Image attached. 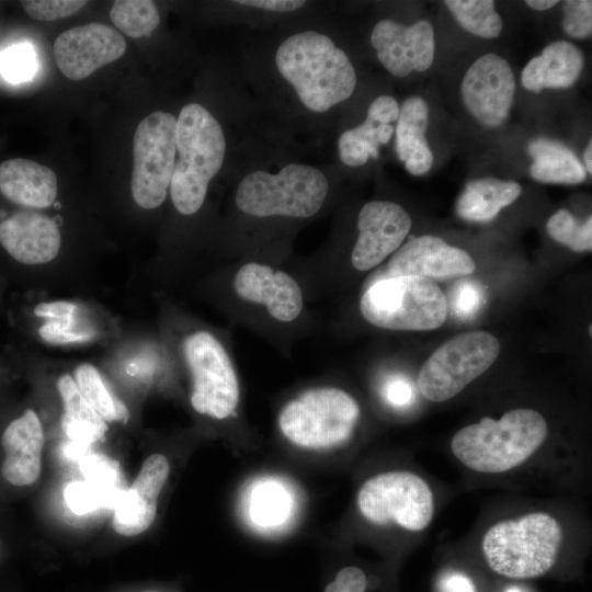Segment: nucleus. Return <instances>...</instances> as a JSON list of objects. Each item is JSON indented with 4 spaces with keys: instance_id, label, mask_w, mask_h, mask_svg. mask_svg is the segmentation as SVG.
<instances>
[{
    "instance_id": "nucleus-1",
    "label": "nucleus",
    "mask_w": 592,
    "mask_h": 592,
    "mask_svg": "<svg viewBox=\"0 0 592 592\" xmlns=\"http://www.w3.org/2000/svg\"><path fill=\"white\" fill-rule=\"evenodd\" d=\"M275 61L301 103L314 112H326L349 99L356 87L348 55L316 31L286 38L276 50Z\"/></svg>"
},
{
    "instance_id": "nucleus-2",
    "label": "nucleus",
    "mask_w": 592,
    "mask_h": 592,
    "mask_svg": "<svg viewBox=\"0 0 592 592\" xmlns=\"http://www.w3.org/2000/svg\"><path fill=\"white\" fill-rule=\"evenodd\" d=\"M548 434L544 417L533 409H513L499 420L482 418L452 439L454 456L478 473H503L530 458Z\"/></svg>"
},
{
    "instance_id": "nucleus-3",
    "label": "nucleus",
    "mask_w": 592,
    "mask_h": 592,
    "mask_svg": "<svg viewBox=\"0 0 592 592\" xmlns=\"http://www.w3.org/2000/svg\"><path fill=\"white\" fill-rule=\"evenodd\" d=\"M174 164L170 195L183 215L196 213L203 205L210 180L220 170L226 140L217 119L201 104L189 103L177 117Z\"/></svg>"
},
{
    "instance_id": "nucleus-4",
    "label": "nucleus",
    "mask_w": 592,
    "mask_h": 592,
    "mask_svg": "<svg viewBox=\"0 0 592 592\" xmlns=\"http://www.w3.org/2000/svg\"><path fill=\"white\" fill-rule=\"evenodd\" d=\"M562 543L558 521L545 512H533L492 525L482 538L489 567L512 579L543 576L555 565Z\"/></svg>"
},
{
    "instance_id": "nucleus-5",
    "label": "nucleus",
    "mask_w": 592,
    "mask_h": 592,
    "mask_svg": "<svg viewBox=\"0 0 592 592\" xmlns=\"http://www.w3.org/2000/svg\"><path fill=\"white\" fill-rule=\"evenodd\" d=\"M447 299L425 277L374 274L360 299V311L371 325L388 330H433L447 317Z\"/></svg>"
},
{
    "instance_id": "nucleus-6",
    "label": "nucleus",
    "mask_w": 592,
    "mask_h": 592,
    "mask_svg": "<svg viewBox=\"0 0 592 592\" xmlns=\"http://www.w3.org/2000/svg\"><path fill=\"white\" fill-rule=\"evenodd\" d=\"M329 190L325 173L303 163H289L278 173L254 171L238 185L236 204L251 216L306 218L322 206Z\"/></svg>"
},
{
    "instance_id": "nucleus-7",
    "label": "nucleus",
    "mask_w": 592,
    "mask_h": 592,
    "mask_svg": "<svg viewBox=\"0 0 592 592\" xmlns=\"http://www.w3.org/2000/svg\"><path fill=\"white\" fill-rule=\"evenodd\" d=\"M360 406L337 387L309 389L287 402L278 415L282 434L306 449H329L346 443L360 419Z\"/></svg>"
},
{
    "instance_id": "nucleus-8",
    "label": "nucleus",
    "mask_w": 592,
    "mask_h": 592,
    "mask_svg": "<svg viewBox=\"0 0 592 592\" xmlns=\"http://www.w3.org/2000/svg\"><path fill=\"white\" fill-rule=\"evenodd\" d=\"M500 353L498 339L486 331L458 334L439 346L424 362L418 376L421 395L442 402L459 394L483 374Z\"/></svg>"
},
{
    "instance_id": "nucleus-9",
    "label": "nucleus",
    "mask_w": 592,
    "mask_h": 592,
    "mask_svg": "<svg viewBox=\"0 0 592 592\" xmlns=\"http://www.w3.org/2000/svg\"><path fill=\"white\" fill-rule=\"evenodd\" d=\"M360 513L373 524L396 525L413 532L424 530L434 513L433 494L418 475L396 470L375 475L360 488Z\"/></svg>"
},
{
    "instance_id": "nucleus-10",
    "label": "nucleus",
    "mask_w": 592,
    "mask_h": 592,
    "mask_svg": "<svg viewBox=\"0 0 592 592\" xmlns=\"http://www.w3.org/2000/svg\"><path fill=\"white\" fill-rule=\"evenodd\" d=\"M177 117L156 111L138 124L134 135L132 194L138 206L153 209L168 193L175 164Z\"/></svg>"
},
{
    "instance_id": "nucleus-11",
    "label": "nucleus",
    "mask_w": 592,
    "mask_h": 592,
    "mask_svg": "<svg viewBox=\"0 0 592 592\" xmlns=\"http://www.w3.org/2000/svg\"><path fill=\"white\" fill-rule=\"evenodd\" d=\"M183 352L193 379V409L218 420L230 417L238 406L240 390L224 345L212 333L197 331L186 337Z\"/></svg>"
},
{
    "instance_id": "nucleus-12",
    "label": "nucleus",
    "mask_w": 592,
    "mask_h": 592,
    "mask_svg": "<svg viewBox=\"0 0 592 592\" xmlns=\"http://www.w3.org/2000/svg\"><path fill=\"white\" fill-rule=\"evenodd\" d=\"M510 64L497 54H485L467 69L460 87L468 112L486 127L501 126L509 117L515 94Z\"/></svg>"
},
{
    "instance_id": "nucleus-13",
    "label": "nucleus",
    "mask_w": 592,
    "mask_h": 592,
    "mask_svg": "<svg viewBox=\"0 0 592 592\" xmlns=\"http://www.w3.org/2000/svg\"><path fill=\"white\" fill-rule=\"evenodd\" d=\"M126 41L115 29L99 22L62 32L54 42L58 69L70 80H81L121 58Z\"/></svg>"
},
{
    "instance_id": "nucleus-14",
    "label": "nucleus",
    "mask_w": 592,
    "mask_h": 592,
    "mask_svg": "<svg viewBox=\"0 0 592 592\" xmlns=\"http://www.w3.org/2000/svg\"><path fill=\"white\" fill-rule=\"evenodd\" d=\"M411 225L409 214L396 203H366L357 216L358 236L351 253L352 265L358 271L376 267L400 248Z\"/></svg>"
},
{
    "instance_id": "nucleus-15",
    "label": "nucleus",
    "mask_w": 592,
    "mask_h": 592,
    "mask_svg": "<svg viewBox=\"0 0 592 592\" xmlns=\"http://www.w3.org/2000/svg\"><path fill=\"white\" fill-rule=\"evenodd\" d=\"M371 43L384 68L398 78L407 77L412 71H425L434 60V31L428 20H420L410 26L392 20H380L374 26Z\"/></svg>"
},
{
    "instance_id": "nucleus-16",
    "label": "nucleus",
    "mask_w": 592,
    "mask_h": 592,
    "mask_svg": "<svg viewBox=\"0 0 592 592\" xmlns=\"http://www.w3.org/2000/svg\"><path fill=\"white\" fill-rule=\"evenodd\" d=\"M475 270L476 264L465 250L452 247L439 237L424 235L410 237L380 272L433 281L470 275Z\"/></svg>"
},
{
    "instance_id": "nucleus-17",
    "label": "nucleus",
    "mask_w": 592,
    "mask_h": 592,
    "mask_svg": "<svg viewBox=\"0 0 592 592\" xmlns=\"http://www.w3.org/2000/svg\"><path fill=\"white\" fill-rule=\"evenodd\" d=\"M234 288L241 299L263 305L282 322L295 320L304 307L299 284L286 272L265 264L242 265L235 275Z\"/></svg>"
},
{
    "instance_id": "nucleus-18",
    "label": "nucleus",
    "mask_w": 592,
    "mask_h": 592,
    "mask_svg": "<svg viewBox=\"0 0 592 592\" xmlns=\"http://www.w3.org/2000/svg\"><path fill=\"white\" fill-rule=\"evenodd\" d=\"M0 244L19 263L38 265L57 257L61 237L52 218L31 210H18L0 220Z\"/></svg>"
},
{
    "instance_id": "nucleus-19",
    "label": "nucleus",
    "mask_w": 592,
    "mask_h": 592,
    "mask_svg": "<svg viewBox=\"0 0 592 592\" xmlns=\"http://www.w3.org/2000/svg\"><path fill=\"white\" fill-rule=\"evenodd\" d=\"M1 443L5 453L2 476L14 486L34 483L42 469L44 432L39 418L32 409L5 428Z\"/></svg>"
},
{
    "instance_id": "nucleus-20",
    "label": "nucleus",
    "mask_w": 592,
    "mask_h": 592,
    "mask_svg": "<svg viewBox=\"0 0 592 592\" xmlns=\"http://www.w3.org/2000/svg\"><path fill=\"white\" fill-rule=\"evenodd\" d=\"M0 193L26 208H46L57 196L55 172L36 161L13 158L0 163Z\"/></svg>"
},
{
    "instance_id": "nucleus-21",
    "label": "nucleus",
    "mask_w": 592,
    "mask_h": 592,
    "mask_svg": "<svg viewBox=\"0 0 592 592\" xmlns=\"http://www.w3.org/2000/svg\"><path fill=\"white\" fill-rule=\"evenodd\" d=\"M583 66L584 56L578 46L556 41L526 64L521 75L522 86L536 93L543 89H568L578 81Z\"/></svg>"
},
{
    "instance_id": "nucleus-22",
    "label": "nucleus",
    "mask_w": 592,
    "mask_h": 592,
    "mask_svg": "<svg viewBox=\"0 0 592 592\" xmlns=\"http://www.w3.org/2000/svg\"><path fill=\"white\" fill-rule=\"evenodd\" d=\"M429 107L420 96L406 99L399 109L396 126V150L412 175L426 173L433 163V153L425 139Z\"/></svg>"
},
{
    "instance_id": "nucleus-23",
    "label": "nucleus",
    "mask_w": 592,
    "mask_h": 592,
    "mask_svg": "<svg viewBox=\"0 0 592 592\" xmlns=\"http://www.w3.org/2000/svg\"><path fill=\"white\" fill-rule=\"evenodd\" d=\"M521 192V185L514 181L493 178L471 180L457 198L456 213L468 221L487 223L512 204Z\"/></svg>"
},
{
    "instance_id": "nucleus-24",
    "label": "nucleus",
    "mask_w": 592,
    "mask_h": 592,
    "mask_svg": "<svg viewBox=\"0 0 592 592\" xmlns=\"http://www.w3.org/2000/svg\"><path fill=\"white\" fill-rule=\"evenodd\" d=\"M533 162L531 177L543 183L579 184L587 171L577 155L566 145L549 138H536L527 145Z\"/></svg>"
},
{
    "instance_id": "nucleus-25",
    "label": "nucleus",
    "mask_w": 592,
    "mask_h": 592,
    "mask_svg": "<svg viewBox=\"0 0 592 592\" xmlns=\"http://www.w3.org/2000/svg\"><path fill=\"white\" fill-rule=\"evenodd\" d=\"M57 388L64 403L61 428L71 442L88 446L102 440L107 425L83 398L73 378L68 374L60 376Z\"/></svg>"
},
{
    "instance_id": "nucleus-26",
    "label": "nucleus",
    "mask_w": 592,
    "mask_h": 592,
    "mask_svg": "<svg viewBox=\"0 0 592 592\" xmlns=\"http://www.w3.org/2000/svg\"><path fill=\"white\" fill-rule=\"evenodd\" d=\"M394 132L390 124L367 116L363 124L340 136L338 146L342 162L349 167H358L367 162L368 158H378L379 146L387 144Z\"/></svg>"
},
{
    "instance_id": "nucleus-27",
    "label": "nucleus",
    "mask_w": 592,
    "mask_h": 592,
    "mask_svg": "<svg viewBox=\"0 0 592 592\" xmlns=\"http://www.w3.org/2000/svg\"><path fill=\"white\" fill-rule=\"evenodd\" d=\"M76 384L90 406L104 421L126 422L129 412L126 406L106 387L99 371L91 364H81L75 371Z\"/></svg>"
},
{
    "instance_id": "nucleus-28",
    "label": "nucleus",
    "mask_w": 592,
    "mask_h": 592,
    "mask_svg": "<svg viewBox=\"0 0 592 592\" xmlns=\"http://www.w3.org/2000/svg\"><path fill=\"white\" fill-rule=\"evenodd\" d=\"M157 500L130 487L123 490L114 505V530L123 536L145 532L156 517Z\"/></svg>"
},
{
    "instance_id": "nucleus-29",
    "label": "nucleus",
    "mask_w": 592,
    "mask_h": 592,
    "mask_svg": "<svg viewBox=\"0 0 592 592\" xmlns=\"http://www.w3.org/2000/svg\"><path fill=\"white\" fill-rule=\"evenodd\" d=\"M444 4L467 32L482 38H496L502 31V19L492 0H447Z\"/></svg>"
},
{
    "instance_id": "nucleus-30",
    "label": "nucleus",
    "mask_w": 592,
    "mask_h": 592,
    "mask_svg": "<svg viewBox=\"0 0 592 592\" xmlns=\"http://www.w3.org/2000/svg\"><path fill=\"white\" fill-rule=\"evenodd\" d=\"M110 18L117 30L133 38L149 36L160 22L157 5L150 0H116Z\"/></svg>"
},
{
    "instance_id": "nucleus-31",
    "label": "nucleus",
    "mask_w": 592,
    "mask_h": 592,
    "mask_svg": "<svg viewBox=\"0 0 592 592\" xmlns=\"http://www.w3.org/2000/svg\"><path fill=\"white\" fill-rule=\"evenodd\" d=\"M546 229L554 240L576 252L590 251L592 248L591 216L579 223L569 210L561 208L549 217Z\"/></svg>"
},
{
    "instance_id": "nucleus-32",
    "label": "nucleus",
    "mask_w": 592,
    "mask_h": 592,
    "mask_svg": "<svg viewBox=\"0 0 592 592\" xmlns=\"http://www.w3.org/2000/svg\"><path fill=\"white\" fill-rule=\"evenodd\" d=\"M80 467L86 480L104 491L110 498H112L115 505L118 496L123 491L118 488V464L103 455L91 454L83 457Z\"/></svg>"
},
{
    "instance_id": "nucleus-33",
    "label": "nucleus",
    "mask_w": 592,
    "mask_h": 592,
    "mask_svg": "<svg viewBox=\"0 0 592 592\" xmlns=\"http://www.w3.org/2000/svg\"><path fill=\"white\" fill-rule=\"evenodd\" d=\"M65 501L76 514L82 515L99 508L114 506V501L88 480L72 481L65 489Z\"/></svg>"
},
{
    "instance_id": "nucleus-34",
    "label": "nucleus",
    "mask_w": 592,
    "mask_h": 592,
    "mask_svg": "<svg viewBox=\"0 0 592 592\" xmlns=\"http://www.w3.org/2000/svg\"><path fill=\"white\" fill-rule=\"evenodd\" d=\"M561 26L572 38H587L592 34V1L567 0L562 5Z\"/></svg>"
},
{
    "instance_id": "nucleus-35",
    "label": "nucleus",
    "mask_w": 592,
    "mask_h": 592,
    "mask_svg": "<svg viewBox=\"0 0 592 592\" xmlns=\"http://www.w3.org/2000/svg\"><path fill=\"white\" fill-rule=\"evenodd\" d=\"M27 15L37 21H55L79 11L87 1L83 0H27L21 2Z\"/></svg>"
},
{
    "instance_id": "nucleus-36",
    "label": "nucleus",
    "mask_w": 592,
    "mask_h": 592,
    "mask_svg": "<svg viewBox=\"0 0 592 592\" xmlns=\"http://www.w3.org/2000/svg\"><path fill=\"white\" fill-rule=\"evenodd\" d=\"M4 76L11 81L27 80L35 70V58L29 46H19L7 52L0 60Z\"/></svg>"
},
{
    "instance_id": "nucleus-37",
    "label": "nucleus",
    "mask_w": 592,
    "mask_h": 592,
    "mask_svg": "<svg viewBox=\"0 0 592 592\" xmlns=\"http://www.w3.org/2000/svg\"><path fill=\"white\" fill-rule=\"evenodd\" d=\"M482 301V287L474 282H462L452 293L453 312L462 319L473 317L481 307Z\"/></svg>"
},
{
    "instance_id": "nucleus-38",
    "label": "nucleus",
    "mask_w": 592,
    "mask_h": 592,
    "mask_svg": "<svg viewBox=\"0 0 592 592\" xmlns=\"http://www.w3.org/2000/svg\"><path fill=\"white\" fill-rule=\"evenodd\" d=\"M367 577L355 566L340 569L334 579L330 581L323 592H366Z\"/></svg>"
},
{
    "instance_id": "nucleus-39",
    "label": "nucleus",
    "mask_w": 592,
    "mask_h": 592,
    "mask_svg": "<svg viewBox=\"0 0 592 592\" xmlns=\"http://www.w3.org/2000/svg\"><path fill=\"white\" fill-rule=\"evenodd\" d=\"M72 320H54L44 323L38 329L39 337L49 343H72L89 340L91 337L86 333L72 331L70 329Z\"/></svg>"
},
{
    "instance_id": "nucleus-40",
    "label": "nucleus",
    "mask_w": 592,
    "mask_h": 592,
    "mask_svg": "<svg viewBox=\"0 0 592 592\" xmlns=\"http://www.w3.org/2000/svg\"><path fill=\"white\" fill-rule=\"evenodd\" d=\"M384 395L390 405L406 407L412 402L414 390L409 380L402 377H396L385 385Z\"/></svg>"
},
{
    "instance_id": "nucleus-41",
    "label": "nucleus",
    "mask_w": 592,
    "mask_h": 592,
    "mask_svg": "<svg viewBox=\"0 0 592 592\" xmlns=\"http://www.w3.org/2000/svg\"><path fill=\"white\" fill-rule=\"evenodd\" d=\"M399 104L389 95H379L369 105L367 116L383 123L390 124L399 116Z\"/></svg>"
},
{
    "instance_id": "nucleus-42",
    "label": "nucleus",
    "mask_w": 592,
    "mask_h": 592,
    "mask_svg": "<svg viewBox=\"0 0 592 592\" xmlns=\"http://www.w3.org/2000/svg\"><path fill=\"white\" fill-rule=\"evenodd\" d=\"M75 311L76 305L65 300L42 303L34 308L36 316L55 318L57 320H72Z\"/></svg>"
},
{
    "instance_id": "nucleus-43",
    "label": "nucleus",
    "mask_w": 592,
    "mask_h": 592,
    "mask_svg": "<svg viewBox=\"0 0 592 592\" xmlns=\"http://www.w3.org/2000/svg\"><path fill=\"white\" fill-rule=\"evenodd\" d=\"M439 592H475V587L464 573L449 571L440 578Z\"/></svg>"
},
{
    "instance_id": "nucleus-44",
    "label": "nucleus",
    "mask_w": 592,
    "mask_h": 592,
    "mask_svg": "<svg viewBox=\"0 0 592 592\" xmlns=\"http://www.w3.org/2000/svg\"><path fill=\"white\" fill-rule=\"evenodd\" d=\"M236 3L267 11L291 12L301 8L306 2L298 0H240L236 1Z\"/></svg>"
},
{
    "instance_id": "nucleus-45",
    "label": "nucleus",
    "mask_w": 592,
    "mask_h": 592,
    "mask_svg": "<svg viewBox=\"0 0 592 592\" xmlns=\"http://www.w3.org/2000/svg\"><path fill=\"white\" fill-rule=\"evenodd\" d=\"M525 3L534 10L545 11L553 8L557 3H559V1L557 0H527L525 1Z\"/></svg>"
},
{
    "instance_id": "nucleus-46",
    "label": "nucleus",
    "mask_w": 592,
    "mask_h": 592,
    "mask_svg": "<svg viewBox=\"0 0 592 592\" xmlns=\"http://www.w3.org/2000/svg\"><path fill=\"white\" fill-rule=\"evenodd\" d=\"M583 158H584V169L585 171L591 174L592 173V141L591 139L589 140L587 147H585V150H584V153H583Z\"/></svg>"
},
{
    "instance_id": "nucleus-47",
    "label": "nucleus",
    "mask_w": 592,
    "mask_h": 592,
    "mask_svg": "<svg viewBox=\"0 0 592 592\" xmlns=\"http://www.w3.org/2000/svg\"><path fill=\"white\" fill-rule=\"evenodd\" d=\"M505 592H523V591L517 587H511V588H508Z\"/></svg>"
},
{
    "instance_id": "nucleus-48",
    "label": "nucleus",
    "mask_w": 592,
    "mask_h": 592,
    "mask_svg": "<svg viewBox=\"0 0 592 592\" xmlns=\"http://www.w3.org/2000/svg\"><path fill=\"white\" fill-rule=\"evenodd\" d=\"M148 592H156V591H148Z\"/></svg>"
}]
</instances>
